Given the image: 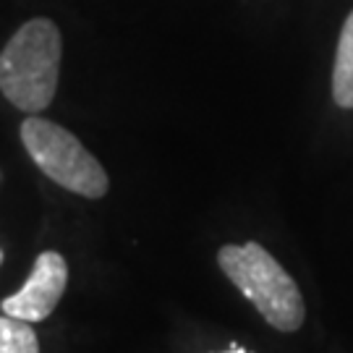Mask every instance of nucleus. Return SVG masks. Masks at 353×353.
Masks as SVG:
<instances>
[{"instance_id": "6", "label": "nucleus", "mask_w": 353, "mask_h": 353, "mask_svg": "<svg viewBox=\"0 0 353 353\" xmlns=\"http://www.w3.org/2000/svg\"><path fill=\"white\" fill-rule=\"evenodd\" d=\"M0 353H39L37 332L26 319L11 314L0 316Z\"/></svg>"}, {"instance_id": "3", "label": "nucleus", "mask_w": 353, "mask_h": 353, "mask_svg": "<svg viewBox=\"0 0 353 353\" xmlns=\"http://www.w3.org/2000/svg\"><path fill=\"white\" fill-rule=\"evenodd\" d=\"M21 141L34 165L58 186L87 199H100L110 189L100 160L68 128L32 115L21 123Z\"/></svg>"}, {"instance_id": "2", "label": "nucleus", "mask_w": 353, "mask_h": 353, "mask_svg": "<svg viewBox=\"0 0 353 353\" xmlns=\"http://www.w3.org/2000/svg\"><path fill=\"white\" fill-rule=\"evenodd\" d=\"M220 270L228 280L256 306V312L280 332H296L303 325V299L296 280L283 270L278 259L259 246L249 243H228L217 252Z\"/></svg>"}, {"instance_id": "8", "label": "nucleus", "mask_w": 353, "mask_h": 353, "mask_svg": "<svg viewBox=\"0 0 353 353\" xmlns=\"http://www.w3.org/2000/svg\"><path fill=\"white\" fill-rule=\"evenodd\" d=\"M0 262H3V249H0Z\"/></svg>"}, {"instance_id": "1", "label": "nucleus", "mask_w": 353, "mask_h": 353, "mask_svg": "<svg viewBox=\"0 0 353 353\" xmlns=\"http://www.w3.org/2000/svg\"><path fill=\"white\" fill-rule=\"evenodd\" d=\"M63 37L50 19H32L16 29L0 52V92L13 108L37 115L52 102L61 76Z\"/></svg>"}, {"instance_id": "5", "label": "nucleus", "mask_w": 353, "mask_h": 353, "mask_svg": "<svg viewBox=\"0 0 353 353\" xmlns=\"http://www.w3.org/2000/svg\"><path fill=\"white\" fill-rule=\"evenodd\" d=\"M332 100L345 110H353V11L341 29L335 65H332Z\"/></svg>"}, {"instance_id": "4", "label": "nucleus", "mask_w": 353, "mask_h": 353, "mask_svg": "<svg viewBox=\"0 0 353 353\" xmlns=\"http://www.w3.org/2000/svg\"><path fill=\"white\" fill-rule=\"evenodd\" d=\"M68 288V265L58 252H42L34 259L32 275L24 288L3 301V314L19 316L26 322L48 319Z\"/></svg>"}, {"instance_id": "7", "label": "nucleus", "mask_w": 353, "mask_h": 353, "mask_svg": "<svg viewBox=\"0 0 353 353\" xmlns=\"http://www.w3.org/2000/svg\"><path fill=\"white\" fill-rule=\"evenodd\" d=\"M223 353H249V351H246V348H241V345H236V343H233V345H230L228 351H223Z\"/></svg>"}]
</instances>
